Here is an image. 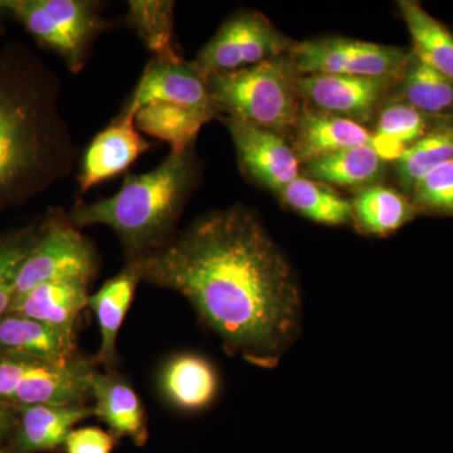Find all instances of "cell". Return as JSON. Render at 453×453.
I'll return each instance as SVG.
<instances>
[{"instance_id":"1","label":"cell","mask_w":453,"mask_h":453,"mask_svg":"<svg viewBox=\"0 0 453 453\" xmlns=\"http://www.w3.org/2000/svg\"><path fill=\"white\" fill-rule=\"evenodd\" d=\"M131 262L142 281L186 297L229 356L273 369L299 336V283L261 220L243 205L199 217Z\"/></svg>"},{"instance_id":"2","label":"cell","mask_w":453,"mask_h":453,"mask_svg":"<svg viewBox=\"0 0 453 453\" xmlns=\"http://www.w3.org/2000/svg\"><path fill=\"white\" fill-rule=\"evenodd\" d=\"M61 81L22 43L0 50V214L68 177L76 142L62 115Z\"/></svg>"},{"instance_id":"3","label":"cell","mask_w":453,"mask_h":453,"mask_svg":"<svg viewBox=\"0 0 453 453\" xmlns=\"http://www.w3.org/2000/svg\"><path fill=\"white\" fill-rule=\"evenodd\" d=\"M201 164L195 145L170 153L157 168L127 174L120 190L94 203L76 201L68 219L77 228L106 226L118 235L127 261L157 251L174 235L188 199L198 184Z\"/></svg>"},{"instance_id":"4","label":"cell","mask_w":453,"mask_h":453,"mask_svg":"<svg viewBox=\"0 0 453 453\" xmlns=\"http://www.w3.org/2000/svg\"><path fill=\"white\" fill-rule=\"evenodd\" d=\"M296 79L288 57L281 56L234 73L211 74L208 86L220 116L282 134L294 129L303 109Z\"/></svg>"},{"instance_id":"5","label":"cell","mask_w":453,"mask_h":453,"mask_svg":"<svg viewBox=\"0 0 453 453\" xmlns=\"http://www.w3.org/2000/svg\"><path fill=\"white\" fill-rule=\"evenodd\" d=\"M0 12L58 56L73 73L86 67L95 42L110 28L103 4L94 0H0Z\"/></svg>"},{"instance_id":"6","label":"cell","mask_w":453,"mask_h":453,"mask_svg":"<svg viewBox=\"0 0 453 453\" xmlns=\"http://www.w3.org/2000/svg\"><path fill=\"white\" fill-rule=\"evenodd\" d=\"M94 359L77 356L68 365L0 351V402L11 407L83 405L91 399Z\"/></svg>"},{"instance_id":"7","label":"cell","mask_w":453,"mask_h":453,"mask_svg":"<svg viewBox=\"0 0 453 453\" xmlns=\"http://www.w3.org/2000/svg\"><path fill=\"white\" fill-rule=\"evenodd\" d=\"M97 270L98 256L91 241L71 222L64 210H50L42 220L37 241L18 271L13 301L44 282L65 279L91 282Z\"/></svg>"},{"instance_id":"8","label":"cell","mask_w":453,"mask_h":453,"mask_svg":"<svg viewBox=\"0 0 453 453\" xmlns=\"http://www.w3.org/2000/svg\"><path fill=\"white\" fill-rule=\"evenodd\" d=\"M411 50L345 37L295 42L286 53L297 76L389 77L399 79Z\"/></svg>"},{"instance_id":"9","label":"cell","mask_w":453,"mask_h":453,"mask_svg":"<svg viewBox=\"0 0 453 453\" xmlns=\"http://www.w3.org/2000/svg\"><path fill=\"white\" fill-rule=\"evenodd\" d=\"M294 43L265 14L242 9L219 27L195 62L207 77L234 73L286 56Z\"/></svg>"},{"instance_id":"10","label":"cell","mask_w":453,"mask_h":453,"mask_svg":"<svg viewBox=\"0 0 453 453\" xmlns=\"http://www.w3.org/2000/svg\"><path fill=\"white\" fill-rule=\"evenodd\" d=\"M396 80L389 77L306 74L297 76L303 105L363 125L375 120Z\"/></svg>"},{"instance_id":"11","label":"cell","mask_w":453,"mask_h":453,"mask_svg":"<svg viewBox=\"0 0 453 453\" xmlns=\"http://www.w3.org/2000/svg\"><path fill=\"white\" fill-rule=\"evenodd\" d=\"M153 101L220 116L211 101L208 77L195 61L180 55L151 57L120 112L135 119L136 112Z\"/></svg>"},{"instance_id":"12","label":"cell","mask_w":453,"mask_h":453,"mask_svg":"<svg viewBox=\"0 0 453 453\" xmlns=\"http://www.w3.org/2000/svg\"><path fill=\"white\" fill-rule=\"evenodd\" d=\"M234 142L244 174L279 195L300 177V162L282 134L253 127L238 119L219 116Z\"/></svg>"},{"instance_id":"13","label":"cell","mask_w":453,"mask_h":453,"mask_svg":"<svg viewBox=\"0 0 453 453\" xmlns=\"http://www.w3.org/2000/svg\"><path fill=\"white\" fill-rule=\"evenodd\" d=\"M151 144L135 127L133 116L119 113L91 140L80 163L77 184L81 193L118 177L150 150Z\"/></svg>"},{"instance_id":"14","label":"cell","mask_w":453,"mask_h":453,"mask_svg":"<svg viewBox=\"0 0 453 453\" xmlns=\"http://www.w3.org/2000/svg\"><path fill=\"white\" fill-rule=\"evenodd\" d=\"M95 416L109 426L115 436L133 438L142 445L148 437V417L142 398L129 380L116 369L95 372L91 380Z\"/></svg>"},{"instance_id":"15","label":"cell","mask_w":453,"mask_h":453,"mask_svg":"<svg viewBox=\"0 0 453 453\" xmlns=\"http://www.w3.org/2000/svg\"><path fill=\"white\" fill-rule=\"evenodd\" d=\"M295 154L300 164L312 162L344 149L371 144L372 134L348 119L319 111L303 104L294 127Z\"/></svg>"},{"instance_id":"16","label":"cell","mask_w":453,"mask_h":453,"mask_svg":"<svg viewBox=\"0 0 453 453\" xmlns=\"http://www.w3.org/2000/svg\"><path fill=\"white\" fill-rule=\"evenodd\" d=\"M0 351L58 365H68L79 356L74 333L14 312H7L0 319Z\"/></svg>"},{"instance_id":"17","label":"cell","mask_w":453,"mask_h":453,"mask_svg":"<svg viewBox=\"0 0 453 453\" xmlns=\"http://www.w3.org/2000/svg\"><path fill=\"white\" fill-rule=\"evenodd\" d=\"M139 282H142L138 267L134 262H127L121 273L104 283L103 288L89 295L88 308L92 310L101 333V344L95 363L106 369H116L118 353L116 340Z\"/></svg>"},{"instance_id":"18","label":"cell","mask_w":453,"mask_h":453,"mask_svg":"<svg viewBox=\"0 0 453 453\" xmlns=\"http://www.w3.org/2000/svg\"><path fill=\"white\" fill-rule=\"evenodd\" d=\"M88 285L89 282L77 279L42 283L25 296L13 301L8 312L74 333L80 315L88 308Z\"/></svg>"},{"instance_id":"19","label":"cell","mask_w":453,"mask_h":453,"mask_svg":"<svg viewBox=\"0 0 453 453\" xmlns=\"http://www.w3.org/2000/svg\"><path fill=\"white\" fill-rule=\"evenodd\" d=\"M160 388L178 410L199 412L210 407L219 395V372L207 357L178 354L163 366Z\"/></svg>"},{"instance_id":"20","label":"cell","mask_w":453,"mask_h":453,"mask_svg":"<svg viewBox=\"0 0 453 453\" xmlns=\"http://www.w3.org/2000/svg\"><path fill=\"white\" fill-rule=\"evenodd\" d=\"M17 449L20 453L50 451L65 445L77 423L95 416L94 407L37 404L18 408Z\"/></svg>"},{"instance_id":"21","label":"cell","mask_w":453,"mask_h":453,"mask_svg":"<svg viewBox=\"0 0 453 453\" xmlns=\"http://www.w3.org/2000/svg\"><path fill=\"white\" fill-rule=\"evenodd\" d=\"M388 100L407 104L431 119H453V80L411 52Z\"/></svg>"},{"instance_id":"22","label":"cell","mask_w":453,"mask_h":453,"mask_svg":"<svg viewBox=\"0 0 453 453\" xmlns=\"http://www.w3.org/2000/svg\"><path fill=\"white\" fill-rule=\"evenodd\" d=\"M305 177L329 187L365 189L380 181L386 162L372 144L344 149L303 164Z\"/></svg>"},{"instance_id":"23","label":"cell","mask_w":453,"mask_h":453,"mask_svg":"<svg viewBox=\"0 0 453 453\" xmlns=\"http://www.w3.org/2000/svg\"><path fill=\"white\" fill-rule=\"evenodd\" d=\"M351 203V222L360 234L387 237L418 216L407 196L374 184L359 190Z\"/></svg>"},{"instance_id":"24","label":"cell","mask_w":453,"mask_h":453,"mask_svg":"<svg viewBox=\"0 0 453 453\" xmlns=\"http://www.w3.org/2000/svg\"><path fill=\"white\" fill-rule=\"evenodd\" d=\"M216 118L189 107L153 101L136 112L135 127L140 133L169 144L172 153H183L196 144L202 127Z\"/></svg>"},{"instance_id":"25","label":"cell","mask_w":453,"mask_h":453,"mask_svg":"<svg viewBox=\"0 0 453 453\" xmlns=\"http://www.w3.org/2000/svg\"><path fill=\"white\" fill-rule=\"evenodd\" d=\"M403 17L417 58L453 80V33L431 16L421 3L401 0L396 3Z\"/></svg>"},{"instance_id":"26","label":"cell","mask_w":453,"mask_h":453,"mask_svg":"<svg viewBox=\"0 0 453 453\" xmlns=\"http://www.w3.org/2000/svg\"><path fill=\"white\" fill-rule=\"evenodd\" d=\"M434 120L401 101L387 100L375 119L371 144L384 162H395L427 133Z\"/></svg>"},{"instance_id":"27","label":"cell","mask_w":453,"mask_h":453,"mask_svg":"<svg viewBox=\"0 0 453 453\" xmlns=\"http://www.w3.org/2000/svg\"><path fill=\"white\" fill-rule=\"evenodd\" d=\"M453 159V119H436L427 133L395 160V175L403 195L431 170Z\"/></svg>"},{"instance_id":"28","label":"cell","mask_w":453,"mask_h":453,"mask_svg":"<svg viewBox=\"0 0 453 453\" xmlns=\"http://www.w3.org/2000/svg\"><path fill=\"white\" fill-rule=\"evenodd\" d=\"M277 196L292 211L319 225L342 226L351 222L350 201L320 181L300 175Z\"/></svg>"},{"instance_id":"29","label":"cell","mask_w":453,"mask_h":453,"mask_svg":"<svg viewBox=\"0 0 453 453\" xmlns=\"http://www.w3.org/2000/svg\"><path fill=\"white\" fill-rule=\"evenodd\" d=\"M173 0H130L125 22L153 57L178 56L174 43Z\"/></svg>"},{"instance_id":"30","label":"cell","mask_w":453,"mask_h":453,"mask_svg":"<svg viewBox=\"0 0 453 453\" xmlns=\"http://www.w3.org/2000/svg\"><path fill=\"white\" fill-rule=\"evenodd\" d=\"M38 226L0 237V319L7 314L16 290L18 271L40 234Z\"/></svg>"},{"instance_id":"31","label":"cell","mask_w":453,"mask_h":453,"mask_svg":"<svg viewBox=\"0 0 453 453\" xmlns=\"http://www.w3.org/2000/svg\"><path fill=\"white\" fill-rule=\"evenodd\" d=\"M408 198L418 214L453 217V159L419 179Z\"/></svg>"},{"instance_id":"32","label":"cell","mask_w":453,"mask_h":453,"mask_svg":"<svg viewBox=\"0 0 453 453\" xmlns=\"http://www.w3.org/2000/svg\"><path fill=\"white\" fill-rule=\"evenodd\" d=\"M115 438L101 428L73 429L65 438L67 453H111Z\"/></svg>"},{"instance_id":"33","label":"cell","mask_w":453,"mask_h":453,"mask_svg":"<svg viewBox=\"0 0 453 453\" xmlns=\"http://www.w3.org/2000/svg\"><path fill=\"white\" fill-rule=\"evenodd\" d=\"M16 408L0 402V440L16 426Z\"/></svg>"},{"instance_id":"34","label":"cell","mask_w":453,"mask_h":453,"mask_svg":"<svg viewBox=\"0 0 453 453\" xmlns=\"http://www.w3.org/2000/svg\"><path fill=\"white\" fill-rule=\"evenodd\" d=\"M5 19V17L3 16L2 12H0V35H2L3 32V20Z\"/></svg>"},{"instance_id":"35","label":"cell","mask_w":453,"mask_h":453,"mask_svg":"<svg viewBox=\"0 0 453 453\" xmlns=\"http://www.w3.org/2000/svg\"><path fill=\"white\" fill-rule=\"evenodd\" d=\"M0 453H3L2 451H0Z\"/></svg>"}]
</instances>
